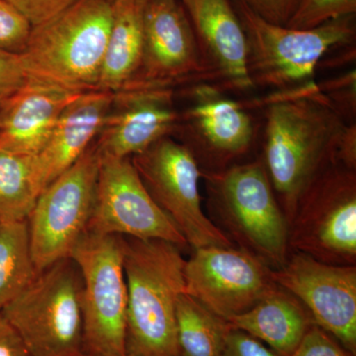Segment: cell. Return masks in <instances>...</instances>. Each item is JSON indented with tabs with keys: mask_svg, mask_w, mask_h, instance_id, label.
<instances>
[{
	"mask_svg": "<svg viewBox=\"0 0 356 356\" xmlns=\"http://www.w3.org/2000/svg\"><path fill=\"white\" fill-rule=\"evenodd\" d=\"M208 205L238 248L273 270L286 264L289 225L261 161L205 175Z\"/></svg>",
	"mask_w": 356,
	"mask_h": 356,
	"instance_id": "277c9868",
	"label": "cell"
},
{
	"mask_svg": "<svg viewBox=\"0 0 356 356\" xmlns=\"http://www.w3.org/2000/svg\"><path fill=\"white\" fill-rule=\"evenodd\" d=\"M268 102L264 165L289 225L312 180L339 163L348 124L312 83Z\"/></svg>",
	"mask_w": 356,
	"mask_h": 356,
	"instance_id": "6da1fadb",
	"label": "cell"
},
{
	"mask_svg": "<svg viewBox=\"0 0 356 356\" xmlns=\"http://www.w3.org/2000/svg\"><path fill=\"white\" fill-rule=\"evenodd\" d=\"M236 6L247 36L248 76L254 86L289 90L306 86L327 51L355 37V15L311 29H294L264 20L238 0Z\"/></svg>",
	"mask_w": 356,
	"mask_h": 356,
	"instance_id": "8992f818",
	"label": "cell"
},
{
	"mask_svg": "<svg viewBox=\"0 0 356 356\" xmlns=\"http://www.w3.org/2000/svg\"><path fill=\"white\" fill-rule=\"evenodd\" d=\"M228 323L233 329L266 343L280 356H292L315 324L303 304L280 285L254 308L229 318Z\"/></svg>",
	"mask_w": 356,
	"mask_h": 356,
	"instance_id": "ffe728a7",
	"label": "cell"
},
{
	"mask_svg": "<svg viewBox=\"0 0 356 356\" xmlns=\"http://www.w3.org/2000/svg\"><path fill=\"white\" fill-rule=\"evenodd\" d=\"M70 257L83 278V355L127 356L123 236L86 232Z\"/></svg>",
	"mask_w": 356,
	"mask_h": 356,
	"instance_id": "ba28073f",
	"label": "cell"
},
{
	"mask_svg": "<svg viewBox=\"0 0 356 356\" xmlns=\"http://www.w3.org/2000/svg\"><path fill=\"white\" fill-rule=\"evenodd\" d=\"M0 316L33 356L83 355V278L74 259L37 273Z\"/></svg>",
	"mask_w": 356,
	"mask_h": 356,
	"instance_id": "5b68a950",
	"label": "cell"
},
{
	"mask_svg": "<svg viewBox=\"0 0 356 356\" xmlns=\"http://www.w3.org/2000/svg\"><path fill=\"white\" fill-rule=\"evenodd\" d=\"M193 106L184 119L206 152L228 161L248 151L254 124L241 103L222 97L219 88L200 84L192 90Z\"/></svg>",
	"mask_w": 356,
	"mask_h": 356,
	"instance_id": "d6986e66",
	"label": "cell"
},
{
	"mask_svg": "<svg viewBox=\"0 0 356 356\" xmlns=\"http://www.w3.org/2000/svg\"><path fill=\"white\" fill-rule=\"evenodd\" d=\"M189 79L210 76L184 6L180 0H147L142 60L129 86L172 88Z\"/></svg>",
	"mask_w": 356,
	"mask_h": 356,
	"instance_id": "5bb4252c",
	"label": "cell"
},
{
	"mask_svg": "<svg viewBox=\"0 0 356 356\" xmlns=\"http://www.w3.org/2000/svg\"><path fill=\"white\" fill-rule=\"evenodd\" d=\"M81 356H88V355H81Z\"/></svg>",
	"mask_w": 356,
	"mask_h": 356,
	"instance_id": "836d02e7",
	"label": "cell"
},
{
	"mask_svg": "<svg viewBox=\"0 0 356 356\" xmlns=\"http://www.w3.org/2000/svg\"><path fill=\"white\" fill-rule=\"evenodd\" d=\"M356 170L332 163L312 180L289 222L290 252L325 264H356Z\"/></svg>",
	"mask_w": 356,
	"mask_h": 356,
	"instance_id": "52a82bcc",
	"label": "cell"
},
{
	"mask_svg": "<svg viewBox=\"0 0 356 356\" xmlns=\"http://www.w3.org/2000/svg\"><path fill=\"white\" fill-rule=\"evenodd\" d=\"M114 0H76L32 26L19 54L29 79L74 93L97 90Z\"/></svg>",
	"mask_w": 356,
	"mask_h": 356,
	"instance_id": "3957f363",
	"label": "cell"
},
{
	"mask_svg": "<svg viewBox=\"0 0 356 356\" xmlns=\"http://www.w3.org/2000/svg\"><path fill=\"white\" fill-rule=\"evenodd\" d=\"M292 356H353L331 334L313 324Z\"/></svg>",
	"mask_w": 356,
	"mask_h": 356,
	"instance_id": "f1b7e54d",
	"label": "cell"
},
{
	"mask_svg": "<svg viewBox=\"0 0 356 356\" xmlns=\"http://www.w3.org/2000/svg\"><path fill=\"white\" fill-rule=\"evenodd\" d=\"M259 17L273 24L285 26L291 17L297 0H238Z\"/></svg>",
	"mask_w": 356,
	"mask_h": 356,
	"instance_id": "4dcf8cb0",
	"label": "cell"
},
{
	"mask_svg": "<svg viewBox=\"0 0 356 356\" xmlns=\"http://www.w3.org/2000/svg\"><path fill=\"white\" fill-rule=\"evenodd\" d=\"M86 232L165 241L180 248L188 245L149 195L131 159L108 154L100 153L95 203Z\"/></svg>",
	"mask_w": 356,
	"mask_h": 356,
	"instance_id": "8fae6325",
	"label": "cell"
},
{
	"mask_svg": "<svg viewBox=\"0 0 356 356\" xmlns=\"http://www.w3.org/2000/svg\"><path fill=\"white\" fill-rule=\"evenodd\" d=\"M191 20L210 79L226 88H254L248 70V42L231 0H180Z\"/></svg>",
	"mask_w": 356,
	"mask_h": 356,
	"instance_id": "2e32d148",
	"label": "cell"
},
{
	"mask_svg": "<svg viewBox=\"0 0 356 356\" xmlns=\"http://www.w3.org/2000/svg\"><path fill=\"white\" fill-rule=\"evenodd\" d=\"M36 275L27 221L0 222V312Z\"/></svg>",
	"mask_w": 356,
	"mask_h": 356,
	"instance_id": "603a6c76",
	"label": "cell"
},
{
	"mask_svg": "<svg viewBox=\"0 0 356 356\" xmlns=\"http://www.w3.org/2000/svg\"><path fill=\"white\" fill-rule=\"evenodd\" d=\"M79 95L28 79L0 111V149L36 156L65 107Z\"/></svg>",
	"mask_w": 356,
	"mask_h": 356,
	"instance_id": "ac0fdd59",
	"label": "cell"
},
{
	"mask_svg": "<svg viewBox=\"0 0 356 356\" xmlns=\"http://www.w3.org/2000/svg\"><path fill=\"white\" fill-rule=\"evenodd\" d=\"M356 0H297L287 27L311 29L339 18L353 16Z\"/></svg>",
	"mask_w": 356,
	"mask_h": 356,
	"instance_id": "d4e9b609",
	"label": "cell"
},
{
	"mask_svg": "<svg viewBox=\"0 0 356 356\" xmlns=\"http://www.w3.org/2000/svg\"><path fill=\"white\" fill-rule=\"evenodd\" d=\"M147 0H114L113 16L97 91L115 93L137 76L143 53V13Z\"/></svg>",
	"mask_w": 356,
	"mask_h": 356,
	"instance_id": "44dd1931",
	"label": "cell"
},
{
	"mask_svg": "<svg viewBox=\"0 0 356 356\" xmlns=\"http://www.w3.org/2000/svg\"><path fill=\"white\" fill-rule=\"evenodd\" d=\"M355 70L346 76L327 81L324 86H320L321 92L329 100L337 113L344 119V116H355L356 95Z\"/></svg>",
	"mask_w": 356,
	"mask_h": 356,
	"instance_id": "83f0119b",
	"label": "cell"
},
{
	"mask_svg": "<svg viewBox=\"0 0 356 356\" xmlns=\"http://www.w3.org/2000/svg\"><path fill=\"white\" fill-rule=\"evenodd\" d=\"M32 26L38 25L60 13L76 0H6Z\"/></svg>",
	"mask_w": 356,
	"mask_h": 356,
	"instance_id": "f546056e",
	"label": "cell"
},
{
	"mask_svg": "<svg viewBox=\"0 0 356 356\" xmlns=\"http://www.w3.org/2000/svg\"><path fill=\"white\" fill-rule=\"evenodd\" d=\"M0 356H33L17 332L0 316Z\"/></svg>",
	"mask_w": 356,
	"mask_h": 356,
	"instance_id": "d6a6232c",
	"label": "cell"
},
{
	"mask_svg": "<svg viewBox=\"0 0 356 356\" xmlns=\"http://www.w3.org/2000/svg\"><path fill=\"white\" fill-rule=\"evenodd\" d=\"M96 140L69 170L40 193L26 221L37 273L70 257L86 233L99 168Z\"/></svg>",
	"mask_w": 356,
	"mask_h": 356,
	"instance_id": "9c48e42d",
	"label": "cell"
},
{
	"mask_svg": "<svg viewBox=\"0 0 356 356\" xmlns=\"http://www.w3.org/2000/svg\"><path fill=\"white\" fill-rule=\"evenodd\" d=\"M178 121L170 88L129 86L113 93L96 145L100 153L131 159L170 137Z\"/></svg>",
	"mask_w": 356,
	"mask_h": 356,
	"instance_id": "9a60e30c",
	"label": "cell"
},
{
	"mask_svg": "<svg viewBox=\"0 0 356 356\" xmlns=\"http://www.w3.org/2000/svg\"><path fill=\"white\" fill-rule=\"evenodd\" d=\"M32 25L6 0H0V49L20 54L24 50Z\"/></svg>",
	"mask_w": 356,
	"mask_h": 356,
	"instance_id": "484cf974",
	"label": "cell"
},
{
	"mask_svg": "<svg viewBox=\"0 0 356 356\" xmlns=\"http://www.w3.org/2000/svg\"><path fill=\"white\" fill-rule=\"evenodd\" d=\"M112 102L113 93L88 91L65 107L46 146L33 156L34 182L39 195L97 139Z\"/></svg>",
	"mask_w": 356,
	"mask_h": 356,
	"instance_id": "e0dca14e",
	"label": "cell"
},
{
	"mask_svg": "<svg viewBox=\"0 0 356 356\" xmlns=\"http://www.w3.org/2000/svg\"><path fill=\"white\" fill-rule=\"evenodd\" d=\"M222 356H280L261 341L238 330H229Z\"/></svg>",
	"mask_w": 356,
	"mask_h": 356,
	"instance_id": "1f68e13d",
	"label": "cell"
},
{
	"mask_svg": "<svg viewBox=\"0 0 356 356\" xmlns=\"http://www.w3.org/2000/svg\"><path fill=\"white\" fill-rule=\"evenodd\" d=\"M273 280L303 304L314 323L356 355V266L290 252Z\"/></svg>",
	"mask_w": 356,
	"mask_h": 356,
	"instance_id": "4fadbf2b",
	"label": "cell"
},
{
	"mask_svg": "<svg viewBox=\"0 0 356 356\" xmlns=\"http://www.w3.org/2000/svg\"><path fill=\"white\" fill-rule=\"evenodd\" d=\"M131 161L151 197L193 250L233 247V242L203 212L199 194L203 173L186 145L163 138Z\"/></svg>",
	"mask_w": 356,
	"mask_h": 356,
	"instance_id": "30bf717a",
	"label": "cell"
},
{
	"mask_svg": "<svg viewBox=\"0 0 356 356\" xmlns=\"http://www.w3.org/2000/svg\"><path fill=\"white\" fill-rule=\"evenodd\" d=\"M38 196L33 156L0 149V222L25 221Z\"/></svg>",
	"mask_w": 356,
	"mask_h": 356,
	"instance_id": "cb8c5ba5",
	"label": "cell"
},
{
	"mask_svg": "<svg viewBox=\"0 0 356 356\" xmlns=\"http://www.w3.org/2000/svg\"><path fill=\"white\" fill-rule=\"evenodd\" d=\"M27 81L19 54L0 49V111Z\"/></svg>",
	"mask_w": 356,
	"mask_h": 356,
	"instance_id": "4316f807",
	"label": "cell"
},
{
	"mask_svg": "<svg viewBox=\"0 0 356 356\" xmlns=\"http://www.w3.org/2000/svg\"><path fill=\"white\" fill-rule=\"evenodd\" d=\"M273 269L233 247L193 250L184 264V292L229 321L254 308L278 286Z\"/></svg>",
	"mask_w": 356,
	"mask_h": 356,
	"instance_id": "7c38bea8",
	"label": "cell"
},
{
	"mask_svg": "<svg viewBox=\"0 0 356 356\" xmlns=\"http://www.w3.org/2000/svg\"><path fill=\"white\" fill-rule=\"evenodd\" d=\"M184 264L175 243L123 236L126 355L179 356L177 306L184 293Z\"/></svg>",
	"mask_w": 356,
	"mask_h": 356,
	"instance_id": "7a4b0ae2",
	"label": "cell"
},
{
	"mask_svg": "<svg viewBox=\"0 0 356 356\" xmlns=\"http://www.w3.org/2000/svg\"><path fill=\"white\" fill-rule=\"evenodd\" d=\"M179 356H222L232 329L228 321L182 293L177 306Z\"/></svg>",
	"mask_w": 356,
	"mask_h": 356,
	"instance_id": "7402d4cb",
	"label": "cell"
}]
</instances>
